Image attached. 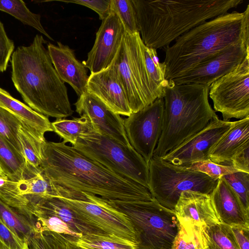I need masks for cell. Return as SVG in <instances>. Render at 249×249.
<instances>
[{
    "instance_id": "6da1fadb",
    "label": "cell",
    "mask_w": 249,
    "mask_h": 249,
    "mask_svg": "<svg viewBox=\"0 0 249 249\" xmlns=\"http://www.w3.org/2000/svg\"><path fill=\"white\" fill-rule=\"evenodd\" d=\"M41 173L54 184L93 195L108 204L152 200L149 189L109 170L63 141H46Z\"/></svg>"
},
{
    "instance_id": "7a4b0ae2",
    "label": "cell",
    "mask_w": 249,
    "mask_h": 249,
    "mask_svg": "<svg viewBox=\"0 0 249 249\" xmlns=\"http://www.w3.org/2000/svg\"><path fill=\"white\" fill-rule=\"evenodd\" d=\"M46 43L43 36L37 34L30 45L17 48L11 56L12 80L32 109L47 117L65 118L73 111Z\"/></svg>"
},
{
    "instance_id": "3957f363",
    "label": "cell",
    "mask_w": 249,
    "mask_h": 249,
    "mask_svg": "<svg viewBox=\"0 0 249 249\" xmlns=\"http://www.w3.org/2000/svg\"><path fill=\"white\" fill-rule=\"evenodd\" d=\"M144 45L165 48L198 25L241 4L242 0H131Z\"/></svg>"
},
{
    "instance_id": "277c9868",
    "label": "cell",
    "mask_w": 249,
    "mask_h": 249,
    "mask_svg": "<svg viewBox=\"0 0 249 249\" xmlns=\"http://www.w3.org/2000/svg\"><path fill=\"white\" fill-rule=\"evenodd\" d=\"M249 42V4L243 12L221 15L195 27L164 48L165 78L171 80L231 45Z\"/></svg>"
},
{
    "instance_id": "5b68a950",
    "label": "cell",
    "mask_w": 249,
    "mask_h": 249,
    "mask_svg": "<svg viewBox=\"0 0 249 249\" xmlns=\"http://www.w3.org/2000/svg\"><path fill=\"white\" fill-rule=\"evenodd\" d=\"M209 88L168 81L163 96L162 130L153 156L162 158L218 117L209 102Z\"/></svg>"
},
{
    "instance_id": "8992f818",
    "label": "cell",
    "mask_w": 249,
    "mask_h": 249,
    "mask_svg": "<svg viewBox=\"0 0 249 249\" xmlns=\"http://www.w3.org/2000/svg\"><path fill=\"white\" fill-rule=\"evenodd\" d=\"M145 47L139 32L131 34L125 32L110 65L124 89L132 113L143 108L164 94L148 72Z\"/></svg>"
},
{
    "instance_id": "52a82bcc",
    "label": "cell",
    "mask_w": 249,
    "mask_h": 249,
    "mask_svg": "<svg viewBox=\"0 0 249 249\" xmlns=\"http://www.w3.org/2000/svg\"><path fill=\"white\" fill-rule=\"evenodd\" d=\"M72 146L109 170L149 189L148 164L131 145L94 131L78 138Z\"/></svg>"
},
{
    "instance_id": "ba28073f",
    "label": "cell",
    "mask_w": 249,
    "mask_h": 249,
    "mask_svg": "<svg viewBox=\"0 0 249 249\" xmlns=\"http://www.w3.org/2000/svg\"><path fill=\"white\" fill-rule=\"evenodd\" d=\"M108 205L131 220L137 233L138 249H171L178 224L174 211L154 198L149 201Z\"/></svg>"
},
{
    "instance_id": "9c48e42d",
    "label": "cell",
    "mask_w": 249,
    "mask_h": 249,
    "mask_svg": "<svg viewBox=\"0 0 249 249\" xmlns=\"http://www.w3.org/2000/svg\"><path fill=\"white\" fill-rule=\"evenodd\" d=\"M148 165L150 193L160 205L173 211L182 192L210 195L217 181L203 173L174 165L156 156H153Z\"/></svg>"
},
{
    "instance_id": "30bf717a",
    "label": "cell",
    "mask_w": 249,
    "mask_h": 249,
    "mask_svg": "<svg viewBox=\"0 0 249 249\" xmlns=\"http://www.w3.org/2000/svg\"><path fill=\"white\" fill-rule=\"evenodd\" d=\"M60 198L93 228L102 233L125 238L138 245L137 231L127 216L101 198L83 193L77 198Z\"/></svg>"
},
{
    "instance_id": "8fae6325",
    "label": "cell",
    "mask_w": 249,
    "mask_h": 249,
    "mask_svg": "<svg viewBox=\"0 0 249 249\" xmlns=\"http://www.w3.org/2000/svg\"><path fill=\"white\" fill-rule=\"evenodd\" d=\"M209 94L223 121L249 117V53L234 70L211 84Z\"/></svg>"
},
{
    "instance_id": "7c38bea8",
    "label": "cell",
    "mask_w": 249,
    "mask_h": 249,
    "mask_svg": "<svg viewBox=\"0 0 249 249\" xmlns=\"http://www.w3.org/2000/svg\"><path fill=\"white\" fill-rule=\"evenodd\" d=\"M164 112L163 97L124 120V127L130 145L148 164L160 137Z\"/></svg>"
},
{
    "instance_id": "4fadbf2b",
    "label": "cell",
    "mask_w": 249,
    "mask_h": 249,
    "mask_svg": "<svg viewBox=\"0 0 249 249\" xmlns=\"http://www.w3.org/2000/svg\"><path fill=\"white\" fill-rule=\"evenodd\" d=\"M249 53V42L232 44L205 58L195 66L171 80L176 85L210 86L234 70Z\"/></svg>"
},
{
    "instance_id": "5bb4252c",
    "label": "cell",
    "mask_w": 249,
    "mask_h": 249,
    "mask_svg": "<svg viewBox=\"0 0 249 249\" xmlns=\"http://www.w3.org/2000/svg\"><path fill=\"white\" fill-rule=\"evenodd\" d=\"M232 124V122L224 121L217 117L162 159L178 166L208 160L210 149L231 128Z\"/></svg>"
},
{
    "instance_id": "9a60e30c",
    "label": "cell",
    "mask_w": 249,
    "mask_h": 249,
    "mask_svg": "<svg viewBox=\"0 0 249 249\" xmlns=\"http://www.w3.org/2000/svg\"><path fill=\"white\" fill-rule=\"evenodd\" d=\"M125 32L124 27L117 15L112 10L102 20L96 34V38L86 60L82 63L90 74L108 68L112 63Z\"/></svg>"
},
{
    "instance_id": "2e32d148",
    "label": "cell",
    "mask_w": 249,
    "mask_h": 249,
    "mask_svg": "<svg viewBox=\"0 0 249 249\" xmlns=\"http://www.w3.org/2000/svg\"><path fill=\"white\" fill-rule=\"evenodd\" d=\"M74 105L77 113L86 116L97 132L131 146L125 131L124 120L96 96L87 91Z\"/></svg>"
},
{
    "instance_id": "e0dca14e",
    "label": "cell",
    "mask_w": 249,
    "mask_h": 249,
    "mask_svg": "<svg viewBox=\"0 0 249 249\" xmlns=\"http://www.w3.org/2000/svg\"><path fill=\"white\" fill-rule=\"evenodd\" d=\"M53 65L61 79L69 84L78 97L87 91L89 76L87 68L76 58L74 51L58 42L57 45H47Z\"/></svg>"
},
{
    "instance_id": "ac0fdd59",
    "label": "cell",
    "mask_w": 249,
    "mask_h": 249,
    "mask_svg": "<svg viewBox=\"0 0 249 249\" xmlns=\"http://www.w3.org/2000/svg\"><path fill=\"white\" fill-rule=\"evenodd\" d=\"M87 91L96 96L120 115L128 117L132 113L124 89L111 66L100 72L90 74Z\"/></svg>"
},
{
    "instance_id": "d6986e66",
    "label": "cell",
    "mask_w": 249,
    "mask_h": 249,
    "mask_svg": "<svg viewBox=\"0 0 249 249\" xmlns=\"http://www.w3.org/2000/svg\"><path fill=\"white\" fill-rule=\"evenodd\" d=\"M210 196L220 223L249 227V212L223 177L217 180Z\"/></svg>"
},
{
    "instance_id": "ffe728a7",
    "label": "cell",
    "mask_w": 249,
    "mask_h": 249,
    "mask_svg": "<svg viewBox=\"0 0 249 249\" xmlns=\"http://www.w3.org/2000/svg\"><path fill=\"white\" fill-rule=\"evenodd\" d=\"M174 212L178 219L191 220L207 227L220 223L209 194L193 191L182 192Z\"/></svg>"
},
{
    "instance_id": "44dd1931",
    "label": "cell",
    "mask_w": 249,
    "mask_h": 249,
    "mask_svg": "<svg viewBox=\"0 0 249 249\" xmlns=\"http://www.w3.org/2000/svg\"><path fill=\"white\" fill-rule=\"evenodd\" d=\"M249 145V117L232 122L231 128L210 149L208 157L213 162L231 165L233 156Z\"/></svg>"
},
{
    "instance_id": "7402d4cb",
    "label": "cell",
    "mask_w": 249,
    "mask_h": 249,
    "mask_svg": "<svg viewBox=\"0 0 249 249\" xmlns=\"http://www.w3.org/2000/svg\"><path fill=\"white\" fill-rule=\"evenodd\" d=\"M29 208L33 216H56L67 223L72 231L82 235L103 233L84 222L60 197L40 198L30 202Z\"/></svg>"
},
{
    "instance_id": "603a6c76",
    "label": "cell",
    "mask_w": 249,
    "mask_h": 249,
    "mask_svg": "<svg viewBox=\"0 0 249 249\" xmlns=\"http://www.w3.org/2000/svg\"><path fill=\"white\" fill-rule=\"evenodd\" d=\"M0 107L12 113L24 126L41 137H44L45 133L47 132L53 131L48 117L35 111L28 106L14 98L0 87Z\"/></svg>"
},
{
    "instance_id": "cb8c5ba5",
    "label": "cell",
    "mask_w": 249,
    "mask_h": 249,
    "mask_svg": "<svg viewBox=\"0 0 249 249\" xmlns=\"http://www.w3.org/2000/svg\"><path fill=\"white\" fill-rule=\"evenodd\" d=\"M18 138L28 170L33 174L40 172L43 146L46 141L45 137L39 136L22 124L18 129Z\"/></svg>"
},
{
    "instance_id": "d4e9b609",
    "label": "cell",
    "mask_w": 249,
    "mask_h": 249,
    "mask_svg": "<svg viewBox=\"0 0 249 249\" xmlns=\"http://www.w3.org/2000/svg\"><path fill=\"white\" fill-rule=\"evenodd\" d=\"M178 221V232L170 249H206L207 227L191 220Z\"/></svg>"
},
{
    "instance_id": "484cf974",
    "label": "cell",
    "mask_w": 249,
    "mask_h": 249,
    "mask_svg": "<svg viewBox=\"0 0 249 249\" xmlns=\"http://www.w3.org/2000/svg\"><path fill=\"white\" fill-rule=\"evenodd\" d=\"M0 166L5 176L16 182L24 179L30 174L21 154L0 135Z\"/></svg>"
},
{
    "instance_id": "4316f807",
    "label": "cell",
    "mask_w": 249,
    "mask_h": 249,
    "mask_svg": "<svg viewBox=\"0 0 249 249\" xmlns=\"http://www.w3.org/2000/svg\"><path fill=\"white\" fill-rule=\"evenodd\" d=\"M0 221L24 242L36 231L35 221L0 199Z\"/></svg>"
},
{
    "instance_id": "83f0119b",
    "label": "cell",
    "mask_w": 249,
    "mask_h": 249,
    "mask_svg": "<svg viewBox=\"0 0 249 249\" xmlns=\"http://www.w3.org/2000/svg\"><path fill=\"white\" fill-rule=\"evenodd\" d=\"M21 195L29 202L46 197H60L59 187L47 179L41 172L30 174L24 179L18 182Z\"/></svg>"
},
{
    "instance_id": "f1b7e54d",
    "label": "cell",
    "mask_w": 249,
    "mask_h": 249,
    "mask_svg": "<svg viewBox=\"0 0 249 249\" xmlns=\"http://www.w3.org/2000/svg\"><path fill=\"white\" fill-rule=\"evenodd\" d=\"M79 249H138V245L125 238L107 233H89L75 238Z\"/></svg>"
},
{
    "instance_id": "f546056e",
    "label": "cell",
    "mask_w": 249,
    "mask_h": 249,
    "mask_svg": "<svg viewBox=\"0 0 249 249\" xmlns=\"http://www.w3.org/2000/svg\"><path fill=\"white\" fill-rule=\"evenodd\" d=\"M51 124L53 131L63 139L64 142L72 145L80 137L95 131L89 119L83 115L71 120L56 119Z\"/></svg>"
},
{
    "instance_id": "4dcf8cb0",
    "label": "cell",
    "mask_w": 249,
    "mask_h": 249,
    "mask_svg": "<svg viewBox=\"0 0 249 249\" xmlns=\"http://www.w3.org/2000/svg\"><path fill=\"white\" fill-rule=\"evenodd\" d=\"M0 11L11 15L24 24L33 27L49 39L54 40L42 25L40 15L32 12L23 0H1Z\"/></svg>"
},
{
    "instance_id": "1f68e13d",
    "label": "cell",
    "mask_w": 249,
    "mask_h": 249,
    "mask_svg": "<svg viewBox=\"0 0 249 249\" xmlns=\"http://www.w3.org/2000/svg\"><path fill=\"white\" fill-rule=\"evenodd\" d=\"M75 238L50 231H36L28 244L31 249H79L74 243Z\"/></svg>"
},
{
    "instance_id": "d6a6232c",
    "label": "cell",
    "mask_w": 249,
    "mask_h": 249,
    "mask_svg": "<svg viewBox=\"0 0 249 249\" xmlns=\"http://www.w3.org/2000/svg\"><path fill=\"white\" fill-rule=\"evenodd\" d=\"M0 199L34 221L29 208V202L26 197L21 195L18 182L10 179L5 175H0Z\"/></svg>"
},
{
    "instance_id": "836d02e7",
    "label": "cell",
    "mask_w": 249,
    "mask_h": 249,
    "mask_svg": "<svg viewBox=\"0 0 249 249\" xmlns=\"http://www.w3.org/2000/svg\"><path fill=\"white\" fill-rule=\"evenodd\" d=\"M206 249H240L231 227L221 223L206 229Z\"/></svg>"
},
{
    "instance_id": "e575fe53",
    "label": "cell",
    "mask_w": 249,
    "mask_h": 249,
    "mask_svg": "<svg viewBox=\"0 0 249 249\" xmlns=\"http://www.w3.org/2000/svg\"><path fill=\"white\" fill-rule=\"evenodd\" d=\"M22 125V124L17 117L0 107V135L20 153L18 133Z\"/></svg>"
},
{
    "instance_id": "d590c367",
    "label": "cell",
    "mask_w": 249,
    "mask_h": 249,
    "mask_svg": "<svg viewBox=\"0 0 249 249\" xmlns=\"http://www.w3.org/2000/svg\"><path fill=\"white\" fill-rule=\"evenodd\" d=\"M111 10L117 15L126 32L131 34L139 32L131 0H111Z\"/></svg>"
},
{
    "instance_id": "8d00e7d4",
    "label": "cell",
    "mask_w": 249,
    "mask_h": 249,
    "mask_svg": "<svg viewBox=\"0 0 249 249\" xmlns=\"http://www.w3.org/2000/svg\"><path fill=\"white\" fill-rule=\"evenodd\" d=\"M182 166L189 170L203 173L214 180H218L225 175L238 171L231 165L219 164L210 159L192 162Z\"/></svg>"
},
{
    "instance_id": "74e56055",
    "label": "cell",
    "mask_w": 249,
    "mask_h": 249,
    "mask_svg": "<svg viewBox=\"0 0 249 249\" xmlns=\"http://www.w3.org/2000/svg\"><path fill=\"white\" fill-rule=\"evenodd\" d=\"M36 231H50L78 238L82 234L72 231L67 223L54 216H35Z\"/></svg>"
},
{
    "instance_id": "f35d334b",
    "label": "cell",
    "mask_w": 249,
    "mask_h": 249,
    "mask_svg": "<svg viewBox=\"0 0 249 249\" xmlns=\"http://www.w3.org/2000/svg\"><path fill=\"white\" fill-rule=\"evenodd\" d=\"M239 196L249 212V173L237 171L223 177Z\"/></svg>"
},
{
    "instance_id": "ab89813d",
    "label": "cell",
    "mask_w": 249,
    "mask_h": 249,
    "mask_svg": "<svg viewBox=\"0 0 249 249\" xmlns=\"http://www.w3.org/2000/svg\"><path fill=\"white\" fill-rule=\"evenodd\" d=\"M14 48L13 41L8 37L0 21V72L6 71Z\"/></svg>"
},
{
    "instance_id": "60d3db41",
    "label": "cell",
    "mask_w": 249,
    "mask_h": 249,
    "mask_svg": "<svg viewBox=\"0 0 249 249\" xmlns=\"http://www.w3.org/2000/svg\"><path fill=\"white\" fill-rule=\"evenodd\" d=\"M59 1L73 3L87 7L96 12L102 20L107 18L111 11V0H71Z\"/></svg>"
},
{
    "instance_id": "b9f144b4",
    "label": "cell",
    "mask_w": 249,
    "mask_h": 249,
    "mask_svg": "<svg viewBox=\"0 0 249 249\" xmlns=\"http://www.w3.org/2000/svg\"><path fill=\"white\" fill-rule=\"evenodd\" d=\"M0 241L9 249H26L28 244L16 235L0 221Z\"/></svg>"
},
{
    "instance_id": "7bdbcfd3",
    "label": "cell",
    "mask_w": 249,
    "mask_h": 249,
    "mask_svg": "<svg viewBox=\"0 0 249 249\" xmlns=\"http://www.w3.org/2000/svg\"><path fill=\"white\" fill-rule=\"evenodd\" d=\"M231 165L238 171L249 173V145L233 156Z\"/></svg>"
},
{
    "instance_id": "ee69618b",
    "label": "cell",
    "mask_w": 249,
    "mask_h": 249,
    "mask_svg": "<svg viewBox=\"0 0 249 249\" xmlns=\"http://www.w3.org/2000/svg\"><path fill=\"white\" fill-rule=\"evenodd\" d=\"M231 228L240 249H249V227L232 226Z\"/></svg>"
},
{
    "instance_id": "f6af8a7d",
    "label": "cell",
    "mask_w": 249,
    "mask_h": 249,
    "mask_svg": "<svg viewBox=\"0 0 249 249\" xmlns=\"http://www.w3.org/2000/svg\"><path fill=\"white\" fill-rule=\"evenodd\" d=\"M0 249H9L0 241Z\"/></svg>"
},
{
    "instance_id": "bcb514c9",
    "label": "cell",
    "mask_w": 249,
    "mask_h": 249,
    "mask_svg": "<svg viewBox=\"0 0 249 249\" xmlns=\"http://www.w3.org/2000/svg\"><path fill=\"white\" fill-rule=\"evenodd\" d=\"M0 175H1V176H3V175H5L0 166Z\"/></svg>"
},
{
    "instance_id": "7dc6e473",
    "label": "cell",
    "mask_w": 249,
    "mask_h": 249,
    "mask_svg": "<svg viewBox=\"0 0 249 249\" xmlns=\"http://www.w3.org/2000/svg\"><path fill=\"white\" fill-rule=\"evenodd\" d=\"M26 249H31L29 247L27 248Z\"/></svg>"
}]
</instances>
